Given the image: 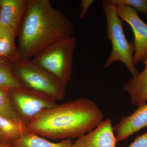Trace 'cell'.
Listing matches in <instances>:
<instances>
[{
  "label": "cell",
  "instance_id": "cell-2",
  "mask_svg": "<svg viewBox=\"0 0 147 147\" xmlns=\"http://www.w3.org/2000/svg\"><path fill=\"white\" fill-rule=\"evenodd\" d=\"M104 115L93 100L82 98L58 104L28 125L30 131L53 139L79 138L103 121Z\"/></svg>",
  "mask_w": 147,
  "mask_h": 147
},
{
  "label": "cell",
  "instance_id": "cell-17",
  "mask_svg": "<svg viewBox=\"0 0 147 147\" xmlns=\"http://www.w3.org/2000/svg\"><path fill=\"white\" fill-rule=\"evenodd\" d=\"M124 5L147 15V0H119Z\"/></svg>",
  "mask_w": 147,
  "mask_h": 147
},
{
  "label": "cell",
  "instance_id": "cell-16",
  "mask_svg": "<svg viewBox=\"0 0 147 147\" xmlns=\"http://www.w3.org/2000/svg\"><path fill=\"white\" fill-rule=\"evenodd\" d=\"M0 116L21 122L12 105L9 90L5 88H0Z\"/></svg>",
  "mask_w": 147,
  "mask_h": 147
},
{
  "label": "cell",
  "instance_id": "cell-5",
  "mask_svg": "<svg viewBox=\"0 0 147 147\" xmlns=\"http://www.w3.org/2000/svg\"><path fill=\"white\" fill-rule=\"evenodd\" d=\"M76 39L70 36L51 43L32 61L66 85L71 79Z\"/></svg>",
  "mask_w": 147,
  "mask_h": 147
},
{
  "label": "cell",
  "instance_id": "cell-4",
  "mask_svg": "<svg viewBox=\"0 0 147 147\" xmlns=\"http://www.w3.org/2000/svg\"><path fill=\"white\" fill-rule=\"evenodd\" d=\"M102 7L107 23V35L112 45L111 54L103 67L108 68L114 62L122 63L132 77L139 73L134 64L133 55L134 42H129L124 33L123 20L117 14L116 4L113 0L102 1Z\"/></svg>",
  "mask_w": 147,
  "mask_h": 147
},
{
  "label": "cell",
  "instance_id": "cell-7",
  "mask_svg": "<svg viewBox=\"0 0 147 147\" xmlns=\"http://www.w3.org/2000/svg\"><path fill=\"white\" fill-rule=\"evenodd\" d=\"M118 16L131 27L134 35L133 61L136 65L142 61L147 53V24L139 17L137 11L124 5L119 0H113Z\"/></svg>",
  "mask_w": 147,
  "mask_h": 147
},
{
  "label": "cell",
  "instance_id": "cell-9",
  "mask_svg": "<svg viewBox=\"0 0 147 147\" xmlns=\"http://www.w3.org/2000/svg\"><path fill=\"white\" fill-rule=\"evenodd\" d=\"M28 0H0V26L13 30L18 35Z\"/></svg>",
  "mask_w": 147,
  "mask_h": 147
},
{
  "label": "cell",
  "instance_id": "cell-1",
  "mask_svg": "<svg viewBox=\"0 0 147 147\" xmlns=\"http://www.w3.org/2000/svg\"><path fill=\"white\" fill-rule=\"evenodd\" d=\"M74 29L49 0H28L18 35L20 59H30L51 43L71 36Z\"/></svg>",
  "mask_w": 147,
  "mask_h": 147
},
{
  "label": "cell",
  "instance_id": "cell-20",
  "mask_svg": "<svg viewBox=\"0 0 147 147\" xmlns=\"http://www.w3.org/2000/svg\"><path fill=\"white\" fill-rule=\"evenodd\" d=\"M0 147H13L10 142L5 140H0Z\"/></svg>",
  "mask_w": 147,
  "mask_h": 147
},
{
  "label": "cell",
  "instance_id": "cell-10",
  "mask_svg": "<svg viewBox=\"0 0 147 147\" xmlns=\"http://www.w3.org/2000/svg\"><path fill=\"white\" fill-rule=\"evenodd\" d=\"M145 127H147V103L138 106L130 115L121 117L113 130L117 141H122Z\"/></svg>",
  "mask_w": 147,
  "mask_h": 147
},
{
  "label": "cell",
  "instance_id": "cell-12",
  "mask_svg": "<svg viewBox=\"0 0 147 147\" xmlns=\"http://www.w3.org/2000/svg\"><path fill=\"white\" fill-rule=\"evenodd\" d=\"M10 143L13 147H72L73 143L69 139L53 143L30 131Z\"/></svg>",
  "mask_w": 147,
  "mask_h": 147
},
{
  "label": "cell",
  "instance_id": "cell-3",
  "mask_svg": "<svg viewBox=\"0 0 147 147\" xmlns=\"http://www.w3.org/2000/svg\"><path fill=\"white\" fill-rule=\"evenodd\" d=\"M12 70L24 88L55 101L64 98L66 85L32 60L20 59L13 63Z\"/></svg>",
  "mask_w": 147,
  "mask_h": 147
},
{
  "label": "cell",
  "instance_id": "cell-11",
  "mask_svg": "<svg viewBox=\"0 0 147 147\" xmlns=\"http://www.w3.org/2000/svg\"><path fill=\"white\" fill-rule=\"evenodd\" d=\"M142 61L145 65L144 70L132 77L123 86L124 90L130 96L131 104L137 107L147 102V53Z\"/></svg>",
  "mask_w": 147,
  "mask_h": 147
},
{
  "label": "cell",
  "instance_id": "cell-14",
  "mask_svg": "<svg viewBox=\"0 0 147 147\" xmlns=\"http://www.w3.org/2000/svg\"><path fill=\"white\" fill-rule=\"evenodd\" d=\"M28 131L26 124L0 116V131L4 140L12 142Z\"/></svg>",
  "mask_w": 147,
  "mask_h": 147
},
{
  "label": "cell",
  "instance_id": "cell-13",
  "mask_svg": "<svg viewBox=\"0 0 147 147\" xmlns=\"http://www.w3.org/2000/svg\"><path fill=\"white\" fill-rule=\"evenodd\" d=\"M16 33L9 28L0 26V59H6L14 63L20 59L15 44Z\"/></svg>",
  "mask_w": 147,
  "mask_h": 147
},
{
  "label": "cell",
  "instance_id": "cell-19",
  "mask_svg": "<svg viewBox=\"0 0 147 147\" xmlns=\"http://www.w3.org/2000/svg\"><path fill=\"white\" fill-rule=\"evenodd\" d=\"M94 1L89 0H83L80 4V7L82 8V11L80 14V18H84L86 16L87 11L89 8L90 7L93 3Z\"/></svg>",
  "mask_w": 147,
  "mask_h": 147
},
{
  "label": "cell",
  "instance_id": "cell-21",
  "mask_svg": "<svg viewBox=\"0 0 147 147\" xmlns=\"http://www.w3.org/2000/svg\"><path fill=\"white\" fill-rule=\"evenodd\" d=\"M0 140H4L1 131H0Z\"/></svg>",
  "mask_w": 147,
  "mask_h": 147
},
{
  "label": "cell",
  "instance_id": "cell-6",
  "mask_svg": "<svg viewBox=\"0 0 147 147\" xmlns=\"http://www.w3.org/2000/svg\"><path fill=\"white\" fill-rule=\"evenodd\" d=\"M13 108L21 122L28 125L37 116L58 104L24 88L9 90Z\"/></svg>",
  "mask_w": 147,
  "mask_h": 147
},
{
  "label": "cell",
  "instance_id": "cell-18",
  "mask_svg": "<svg viewBox=\"0 0 147 147\" xmlns=\"http://www.w3.org/2000/svg\"><path fill=\"white\" fill-rule=\"evenodd\" d=\"M127 147H147V131L136 137L134 142Z\"/></svg>",
  "mask_w": 147,
  "mask_h": 147
},
{
  "label": "cell",
  "instance_id": "cell-15",
  "mask_svg": "<svg viewBox=\"0 0 147 147\" xmlns=\"http://www.w3.org/2000/svg\"><path fill=\"white\" fill-rule=\"evenodd\" d=\"M13 62L6 59H0V88L8 90L22 88L12 70Z\"/></svg>",
  "mask_w": 147,
  "mask_h": 147
},
{
  "label": "cell",
  "instance_id": "cell-8",
  "mask_svg": "<svg viewBox=\"0 0 147 147\" xmlns=\"http://www.w3.org/2000/svg\"><path fill=\"white\" fill-rule=\"evenodd\" d=\"M117 141L112 121L108 119L91 131L79 137L72 147H116Z\"/></svg>",
  "mask_w": 147,
  "mask_h": 147
}]
</instances>
